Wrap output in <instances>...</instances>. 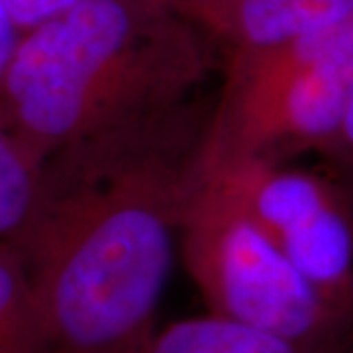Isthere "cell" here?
<instances>
[{"label":"cell","instance_id":"6da1fadb","mask_svg":"<svg viewBox=\"0 0 353 353\" xmlns=\"http://www.w3.org/2000/svg\"><path fill=\"white\" fill-rule=\"evenodd\" d=\"M206 128L183 104L41 165L32 212L8 243L51 352L132 353L155 330Z\"/></svg>","mask_w":353,"mask_h":353},{"label":"cell","instance_id":"7a4b0ae2","mask_svg":"<svg viewBox=\"0 0 353 353\" xmlns=\"http://www.w3.org/2000/svg\"><path fill=\"white\" fill-rule=\"evenodd\" d=\"M208 71L173 0H83L20 36L0 124L38 165L79 141L187 104Z\"/></svg>","mask_w":353,"mask_h":353},{"label":"cell","instance_id":"3957f363","mask_svg":"<svg viewBox=\"0 0 353 353\" xmlns=\"http://www.w3.org/2000/svg\"><path fill=\"white\" fill-rule=\"evenodd\" d=\"M353 102V12L271 48L228 53L201 157L283 161L312 152Z\"/></svg>","mask_w":353,"mask_h":353},{"label":"cell","instance_id":"277c9868","mask_svg":"<svg viewBox=\"0 0 353 353\" xmlns=\"http://www.w3.org/2000/svg\"><path fill=\"white\" fill-rule=\"evenodd\" d=\"M179 245L212 314L275 334L301 353H340V320L252 216L201 171Z\"/></svg>","mask_w":353,"mask_h":353},{"label":"cell","instance_id":"5b68a950","mask_svg":"<svg viewBox=\"0 0 353 353\" xmlns=\"http://www.w3.org/2000/svg\"><path fill=\"white\" fill-rule=\"evenodd\" d=\"M201 175L252 216L332 314L353 318V214L322 171L267 159H204Z\"/></svg>","mask_w":353,"mask_h":353},{"label":"cell","instance_id":"8992f818","mask_svg":"<svg viewBox=\"0 0 353 353\" xmlns=\"http://www.w3.org/2000/svg\"><path fill=\"white\" fill-rule=\"evenodd\" d=\"M181 12L228 53L271 48L353 12V0H183Z\"/></svg>","mask_w":353,"mask_h":353},{"label":"cell","instance_id":"52a82bcc","mask_svg":"<svg viewBox=\"0 0 353 353\" xmlns=\"http://www.w3.org/2000/svg\"><path fill=\"white\" fill-rule=\"evenodd\" d=\"M132 353H301L290 341L212 312L153 330Z\"/></svg>","mask_w":353,"mask_h":353},{"label":"cell","instance_id":"ba28073f","mask_svg":"<svg viewBox=\"0 0 353 353\" xmlns=\"http://www.w3.org/2000/svg\"><path fill=\"white\" fill-rule=\"evenodd\" d=\"M0 353H53L24 263L0 241Z\"/></svg>","mask_w":353,"mask_h":353},{"label":"cell","instance_id":"9c48e42d","mask_svg":"<svg viewBox=\"0 0 353 353\" xmlns=\"http://www.w3.org/2000/svg\"><path fill=\"white\" fill-rule=\"evenodd\" d=\"M41 165L0 124V241H8L32 212Z\"/></svg>","mask_w":353,"mask_h":353},{"label":"cell","instance_id":"30bf717a","mask_svg":"<svg viewBox=\"0 0 353 353\" xmlns=\"http://www.w3.org/2000/svg\"><path fill=\"white\" fill-rule=\"evenodd\" d=\"M314 153L322 161V173L338 187L353 214V102L343 114L340 126Z\"/></svg>","mask_w":353,"mask_h":353},{"label":"cell","instance_id":"8fae6325","mask_svg":"<svg viewBox=\"0 0 353 353\" xmlns=\"http://www.w3.org/2000/svg\"><path fill=\"white\" fill-rule=\"evenodd\" d=\"M0 2L12 16L20 32L24 34L28 30L51 20L53 16L73 8L83 0H0Z\"/></svg>","mask_w":353,"mask_h":353},{"label":"cell","instance_id":"7c38bea8","mask_svg":"<svg viewBox=\"0 0 353 353\" xmlns=\"http://www.w3.org/2000/svg\"><path fill=\"white\" fill-rule=\"evenodd\" d=\"M20 36H22L20 28L16 26L12 16L0 2V81H2V75H4L6 67L12 59V53L18 46V41H20Z\"/></svg>","mask_w":353,"mask_h":353},{"label":"cell","instance_id":"4fadbf2b","mask_svg":"<svg viewBox=\"0 0 353 353\" xmlns=\"http://www.w3.org/2000/svg\"><path fill=\"white\" fill-rule=\"evenodd\" d=\"M340 353H353V318L350 322V328H347V334L343 338V343H341Z\"/></svg>","mask_w":353,"mask_h":353},{"label":"cell","instance_id":"5bb4252c","mask_svg":"<svg viewBox=\"0 0 353 353\" xmlns=\"http://www.w3.org/2000/svg\"><path fill=\"white\" fill-rule=\"evenodd\" d=\"M173 2H175V4H176V8L181 10V2H183V0H173Z\"/></svg>","mask_w":353,"mask_h":353}]
</instances>
